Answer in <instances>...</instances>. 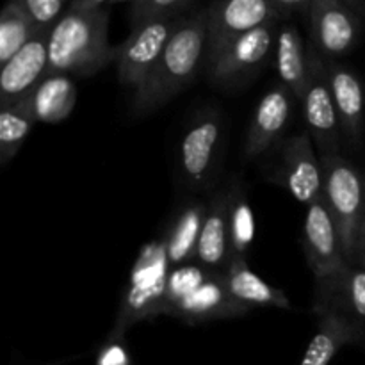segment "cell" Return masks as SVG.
Wrapping results in <instances>:
<instances>
[{
	"mask_svg": "<svg viewBox=\"0 0 365 365\" xmlns=\"http://www.w3.org/2000/svg\"><path fill=\"white\" fill-rule=\"evenodd\" d=\"M107 29L106 9L68 6L50 31L48 75L89 77L118 61L120 46L110 45Z\"/></svg>",
	"mask_w": 365,
	"mask_h": 365,
	"instance_id": "6da1fadb",
	"label": "cell"
},
{
	"mask_svg": "<svg viewBox=\"0 0 365 365\" xmlns=\"http://www.w3.org/2000/svg\"><path fill=\"white\" fill-rule=\"evenodd\" d=\"M207 50V7L180 18L145 84L135 89L132 113L145 116L160 109L180 91H184L198 71L200 61Z\"/></svg>",
	"mask_w": 365,
	"mask_h": 365,
	"instance_id": "7a4b0ae2",
	"label": "cell"
},
{
	"mask_svg": "<svg viewBox=\"0 0 365 365\" xmlns=\"http://www.w3.org/2000/svg\"><path fill=\"white\" fill-rule=\"evenodd\" d=\"M170 271L171 264L164 237L143 246L121 296L114 327L107 337L109 341H123L125 334L134 324L163 316Z\"/></svg>",
	"mask_w": 365,
	"mask_h": 365,
	"instance_id": "3957f363",
	"label": "cell"
},
{
	"mask_svg": "<svg viewBox=\"0 0 365 365\" xmlns=\"http://www.w3.org/2000/svg\"><path fill=\"white\" fill-rule=\"evenodd\" d=\"M323 202L337 227L346 260L359 264L365 205L364 175L341 153L321 157Z\"/></svg>",
	"mask_w": 365,
	"mask_h": 365,
	"instance_id": "277c9868",
	"label": "cell"
},
{
	"mask_svg": "<svg viewBox=\"0 0 365 365\" xmlns=\"http://www.w3.org/2000/svg\"><path fill=\"white\" fill-rule=\"evenodd\" d=\"M309 84L302 98L307 132L321 157L339 153L342 128L328 81L327 59L314 48H309Z\"/></svg>",
	"mask_w": 365,
	"mask_h": 365,
	"instance_id": "5b68a950",
	"label": "cell"
},
{
	"mask_svg": "<svg viewBox=\"0 0 365 365\" xmlns=\"http://www.w3.org/2000/svg\"><path fill=\"white\" fill-rule=\"evenodd\" d=\"M180 18H160L132 27V32L120 46L118 78L127 88L139 89L159 63Z\"/></svg>",
	"mask_w": 365,
	"mask_h": 365,
	"instance_id": "8992f818",
	"label": "cell"
},
{
	"mask_svg": "<svg viewBox=\"0 0 365 365\" xmlns=\"http://www.w3.org/2000/svg\"><path fill=\"white\" fill-rule=\"evenodd\" d=\"M280 20L271 0H214L207 7V56L210 59L239 36Z\"/></svg>",
	"mask_w": 365,
	"mask_h": 365,
	"instance_id": "52a82bcc",
	"label": "cell"
},
{
	"mask_svg": "<svg viewBox=\"0 0 365 365\" xmlns=\"http://www.w3.org/2000/svg\"><path fill=\"white\" fill-rule=\"evenodd\" d=\"M280 21L266 24L228 43L225 48L209 59L212 81L220 84L245 81L255 75L274 52Z\"/></svg>",
	"mask_w": 365,
	"mask_h": 365,
	"instance_id": "ba28073f",
	"label": "cell"
},
{
	"mask_svg": "<svg viewBox=\"0 0 365 365\" xmlns=\"http://www.w3.org/2000/svg\"><path fill=\"white\" fill-rule=\"evenodd\" d=\"M310 48L324 59L339 61L360 38V14L341 0H312L309 11Z\"/></svg>",
	"mask_w": 365,
	"mask_h": 365,
	"instance_id": "9c48e42d",
	"label": "cell"
},
{
	"mask_svg": "<svg viewBox=\"0 0 365 365\" xmlns=\"http://www.w3.org/2000/svg\"><path fill=\"white\" fill-rule=\"evenodd\" d=\"M302 246L316 282L337 278L351 267V264L346 260L337 227L323 198L310 203L307 209Z\"/></svg>",
	"mask_w": 365,
	"mask_h": 365,
	"instance_id": "30bf717a",
	"label": "cell"
},
{
	"mask_svg": "<svg viewBox=\"0 0 365 365\" xmlns=\"http://www.w3.org/2000/svg\"><path fill=\"white\" fill-rule=\"evenodd\" d=\"M221 116L209 109L200 113L180 141V170L195 189H203L212 177L221 145Z\"/></svg>",
	"mask_w": 365,
	"mask_h": 365,
	"instance_id": "8fae6325",
	"label": "cell"
},
{
	"mask_svg": "<svg viewBox=\"0 0 365 365\" xmlns=\"http://www.w3.org/2000/svg\"><path fill=\"white\" fill-rule=\"evenodd\" d=\"M52 29H41L14 53L0 71V107L27 98L48 75V38Z\"/></svg>",
	"mask_w": 365,
	"mask_h": 365,
	"instance_id": "7c38bea8",
	"label": "cell"
},
{
	"mask_svg": "<svg viewBox=\"0 0 365 365\" xmlns=\"http://www.w3.org/2000/svg\"><path fill=\"white\" fill-rule=\"evenodd\" d=\"M282 180L307 207L323 198V164L309 132L292 135L282 146Z\"/></svg>",
	"mask_w": 365,
	"mask_h": 365,
	"instance_id": "4fadbf2b",
	"label": "cell"
},
{
	"mask_svg": "<svg viewBox=\"0 0 365 365\" xmlns=\"http://www.w3.org/2000/svg\"><path fill=\"white\" fill-rule=\"evenodd\" d=\"M292 98L294 95L284 84L274 86L264 93L259 106L255 107L246 135L245 155L248 159L262 155L277 145L291 120Z\"/></svg>",
	"mask_w": 365,
	"mask_h": 365,
	"instance_id": "5bb4252c",
	"label": "cell"
},
{
	"mask_svg": "<svg viewBox=\"0 0 365 365\" xmlns=\"http://www.w3.org/2000/svg\"><path fill=\"white\" fill-rule=\"evenodd\" d=\"M248 312H252V309L235 299L228 289L225 271H212L205 284L195 294L185 298L171 312V316L189 324H196L205 321L241 317Z\"/></svg>",
	"mask_w": 365,
	"mask_h": 365,
	"instance_id": "9a60e30c",
	"label": "cell"
},
{
	"mask_svg": "<svg viewBox=\"0 0 365 365\" xmlns=\"http://www.w3.org/2000/svg\"><path fill=\"white\" fill-rule=\"evenodd\" d=\"M327 73L342 134L351 145L359 146L362 141L365 123V95L362 82L356 77V73L334 59H327Z\"/></svg>",
	"mask_w": 365,
	"mask_h": 365,
	"instance_id": "2e32d148",
	"label": "cell"
},
{
	"mask_svg": "<svg viewBox=\"0 0 365 365\" xmlns=\"http://www.w3.org/2000/svg\"><path fill=\"white\" fill-rule=\"evenodd\" d=\"M331 310L365 327V267L351 266L341 277L327 282H316L314 312Z\"/></svg>",
	"mask_w": 365,
	"mask_h": 365,
	"instance_id": "e0dca14e",
	"label": "cell"
},
{
	"mask_svg": "<svg viewBox=\"0 0 365 365\" xmlns=\"http://www.w3.org/2000/svg\"><path fill=\"white\" fill-rule=\"evenodd\" d=\"M234 191L220 192L207 205L196 260L210 271H225L230 260V209Z\"/></svg>",
	"mask_w": 365,
	"mask_h": 365,
	"instance_id": "ac0fdd59",
	"label": "cell"
},
{
	"mask_svg": "<svg viewBox=\"0 0 365 365\" xmlns=\"http://www.w3.org/2000/svg\"><path fill=\"white\" fill-rule=\"evenodd\" d=\"M274 64H277L280 84L302 102L303 93L309 84V48H305L303 36L292 24H282L278 27L277 45H274Z\"/></svg>",
	"mask_w": 365,
	"mask_h": 365,
	"instance_id": "d6986e66",
	"label": "cell"
},
{
	"mask_svg": "<svg viewBox=\"0 0 365 365\" xmlns=\"http://www.w3.org/2000/svg\"><path fill=\"white\" fill-rule=\"evenodd\" d=\"M317 330L299 365H328L346 344L359 342L364 330L331 310H317Z\"/></svg>",
	"mask_w": 365,
	"mask_h": 365,
	"instance_id": "ffe728a7",
	"label": "cell"
},
{
	"mask_svg": "<svg viewBox=\"0 0 365 365\" xmlns=\"http://www.w3.org/2000/svg\"><path fill=\"white\" fill-rule=\"evenodd\" d=\"M225 278L235 299L246 307H274V309L291 310V299L280 289L264 282L252 271L245 259H234L225 269Z\"/></svg>",
	"mask_w": 365,
	"mask_h": 365,
	"instance_id": "44dd1931",
	"label": "cell"
},
{
	"mask_svg": "<svg viewBox=\"0 0 365 365\" xmlns=\"http://www.w3.org/2000/svg\"><path fill=\"white\" fill-rule=\"evenodd\" d=\"M77 102V89L68 75H46L31 93L36 121L59 123L66 120Z\"/></svg>",
	"mask_w": 365,
	"mask_h": 365,
	"instance_id": "7402d4cb",
	"label": "cell"
},
{
	"mask_svg": "<svg viewBox=\"0 0 365 365\" xmlns=\"http://www.w3.org/2000/svg\"><path fill=\"white\" fill-rule=\"evenodd\" d=\"M205 214L207 205L203 203L185 205L177 214L166 235H163L166 241L168 259H170L171 267L189 264V260L196 259V248H198Z\"/></svg>",
	"mask_w": 365,
	"mask_h": 365,
	"instance_id": "603a6c76",
	"label": "cell"
},
{
	"mask_svg": "<svg viewBox=\"0 0 365 365\" xmlns=\"http://www.w3.org/2000/svg\"><path fill=\"white\" fill-rule=\"evenodd\" d=\"M38 123L32 113L31 95L20 102L0 107V164L14 159L20 146Z\"/></svg>",
	"mask_w": 365,
	"mask_h": 365,
	"instance_id": "cb8c5ba5",
	"label": "cell"
},
{
	"mask_svg": "<svg viewBox=\"0 0 365 365\" xmlns=\"http://www.w3.org/2000/svg\"><path fill=\"white\" fill-rule=\"evenodd\" d=\"M38 31L41 29L36 27L20 4L9 0L0 13V64L20 52Z\"/></svg>",
	"mask_w": 365,
	"mask_h": 365,
	"instance_id": "d4e9b609",
	"label": "cell"
},
{
	"mask_svg": "<svg viewBox=\"0 0 365 365\" xmlns=\"http://www.w3.org/2000/svg\"><path fill=\"white\" fill-rule=\"evenodd\" d=\"M253 241H255V214L246 196L242 192H234L230 209V260H246Z\"/></svg>",
	"mask_w": 365,
	"mask_h": 365,
	"instance_id": "484cf974",
	"label": "cell"
},
{
	"mask_svg": "<svg viewBox=\"0 0 365 365\" xmlns=\"http://www.w3.org/2000/svg\"><path fill=\"white\" fill-rule=\"evenodd\" d=\"M212 271L203 267L202 264H182V266L171 267L170 277H168L166 287V305H164V314L171 316L175 309L195 294L200 287L207 282Z\"/></svg>",
	"mask_w": 365,
	"mask_h": 365,
	"instance_id": "4316f807",
	"label": "cell"
},
{
	"mask_svg": "<svg viewBox=\"0 0 365 365\" xmlns=\"http://www.w3.org/2000/svg\"><path fill=\"white\" fill-rule=\"evenodd\" d=\"M196 0H135L132 4V27L160 18H177Z\"/></svg>",
	"mask_w": 365,
	"mask_h": 365,
	"instance_id": "83f0119b",
	"label": "cell"
},
{
	"mask_svg": "<svg viewBox=\"0 0 365 365\" xmlns=\"http://www.w3.org/2000/svg\"><path fill=\"white\" fill-rule=\"evenodd\" d=\"M29 14L38 29H52L64 13L70 0H14Z\"/></svg>",
	"mask_w": 365,
	"mask_h": 365,
	"instance_id": "f1b7e54d",
	"label": "cell"
},
{
	"mask_svg": "<svg viewBox=\"0 0 365 365\" xmlns=\"http://www.w3.org/2000/svg\"><path fill=\"white\" fill-rule=\"evenodd\" d=\"M96 365H130V353L125 348L123 341H109L98 351Z\"/></svg>",
	"mask_w": 365,
	"mask_h": 365,
	"instance_id": "f546056e",
	"label": "cell"
},
{
	"mask_svg": "<svg viewBox=\"0 0 365 365\" xmlns=\"http://www.w3.org/2000/svg\"><path fill=\"white\" fill-rule=\"evenodd\" d=\"M274 9L282 14V18L292 13H307L312 0H271Z\"/></svg>",
	"mask_w": 365,
	"mask_h": 365,
	"instance_id": "4dcf8cb0",
	"label": "cell"
},
{
	"mask_svg": "<svg viewBox=\"0 0 365 365\" xmlns=\"http://www.w3.org/2000/svg\"><path fill=\"white\" fill-rule=\"evenodd\" d=\"M107 4L110 6V0H70V6L78 9H106Z\"/></svg>",
	"mask_w": 365,
	"mask_h": 365,
	"instance_id": "1f68e13d",
	"label": "cell"
},
{
	"mask_svg": "<svg viewBox=\"0 0 365 365\" xmlns=\"http://www.w3.org/2000/svg\"><path fill=\"white\" fill-rule=\"evenodd\" d=\"M364 184H365V173H364ZM356 266L365 267V205H364V221H362V237H360V255L359 264Z\"/></svg>",
	"mask_w": 365,
	"mask_h": 365,
	"instance_id": "d6a6232c",
	"label": "cell"
},
{
	"mask_svg": "<svg viewBox=\"0 0 365 365\" xmlns=\"http://www.w3.org/2000/svg\"><path fill=\"white\" fill-rule=\"evenodd\" d=\"M342 4H346L348 7H351L355 13L362 14L365 11V0H341Z\"/></svg>",
	"mask_w": 365,
	"mask_h": 365,
	"instance_id": "836d02e7",
	"label": "cell"
},
{
	"mask_svg": "<svg viewBox=\"0 0 365 365\" xmlns=\"http://www.w3.org/2000/svg\"><path fill=\"white\" fill-rule=\"evenodd\" d=\"M123 2H130V4H134L135 0H110V6H114V4H123Z\"/></svg>",
	"mask_w": 365,
	"mask_h": 365,
	"instance_id": "e575fe53",
	"label": "cell"
},
{
	"mask_svg": "<svg viewBox=\"0 0 365 365\" xmlns=\"http://www.w3.org/2000/svg\"><path fill=\"white\" fill-rule=\"evenodd\" d=\"M50 365H53V364H50Z\"/></svg>",
	"mask_w": 365,
	"mask_h": 365,
	"instance_id": "d590c367",
	"label": "cell"
}]
</instances>
